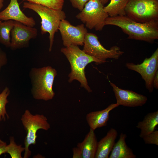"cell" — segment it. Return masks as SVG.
<instances>
[{
    "label": "cell",
    "mask_w": 158,
    "mask_h": 158,
    "mask_svg": "<svg viewBox=\"0 0 158 158\" xmlns=\"http://www.w3.org/2000/svg\"><path fill=\"white\" fill-rule=\"evenodd\" d=\"M105 25L120 28L128 35V38L152 43L158 39V20L145 23L136 22L126 16L108 17Z\"/></svg>",
    "instance_id": "6da1fadb"
},
{
    "label": "cell",
    "mask_w": 158,
    "mask_h": 158,
    "mask_svg": "<svg viewBox=\"0 0 158 158\" xmlns=\"http://www.w3.org/2000/svg\"><path fill=\"white\" fill-rule=\"evenodd\" d=\"M61 51L66 56L71 65V71L68 75V82L71 83L74 80H77L80 82L81 87L88 92H92L85 75V68L92 62H95L97 64L104 63L86 54L78 46L71 45L63 47Z\"/></svg>",
    "instance_id": "7a4b0ae2"
},
{
    "label": "cell",
    "mask_w": 158,
    "mask_h": 158,
    "mask_svg": "<svg viewBox=\"0 0 158 158\" xmlns=\"http://www.w3.org/2000/svg\"><path fill=\"white\" fill-rule=\"evenodd\" d=\"M29 74L33 97L36 99L46 101L52 99L55 95L53 85L57 74L56 70L50 66L32 68Z\"/></svg>",
    "instance_id": "3957f363"
},
{
    "label": "cell",
    "mask_w": 158,
    "mask_h": 158,
    "mask_svg": "<svg viewBox=\"0 0 158 158\" xmlns=\"http://www.w3.org/2000/svg\"><path fill=\"white\" fill-rule=\"evenodd\" d=\"M23 7L32 10L36 13L41 18V33L49 34V51H51L55 33L58 31L60 22L65 19V13L62 10L53 9L42 5L28 2H24Z\"/></svg>",
    "instance_id": "277c9868"
},
{
    "label": "cell",
    "mask_w": 158,
    "mask_h": 158,
    "mask_svg": "<svg viewBox=\"0 0 158 158\" xmlns=\"http://www.w3.org/2000/svg\"><path fill=\"white\" fill-rule=\"evenodd\" d=\"M21 120L26 133L24 141L25 149L23 158H28L31 153L29 148V146L36 143L37 131L40 129L47 130L50 126L47 118L44 115H33L28 109L22 115Z\"/></svg>",
    "instance_id": "5b68a950"
},
{
    "label": "cell",
    "mask_w": 158,
    "mask_h": 158,
    "mask_svg": "<svg viewBox=\"0 0 158 158\" xmlns=\"http://www.w3.org/2000/svg\"><path fill=\"white\" fill-rule=\"evenodd\" d=\"M126 16L138 22L158 20V0H128Z\"/></svg>",
    "instance_id": "8992f818"
},
{
    "label": "cell",
    "mask_w": 158,
    "mask_h": 158,
    "mask_svg": "<svg viewBox=\"0 0 158 158\" xmlns=\"http://www.w3.org/2000/svg\"><path fill=\"white\" fill-rule=\"evenodd\" d=\"M104 7L99 0H90L76 15V18L90 30L94 29L101 31L105 25L106 19L109 17Z\"/></svg>",
    "instance_id": "52a82bcc"
},
{
    "label": "cell",
    "mask_w": 158,
    "mask_h": 158,
    "mask_svg": "<svg viewBox=\"0 0 158 158\" xmlns=\"http://www.w3.org/2000/svg\"><path fill=\"white\" fill-rule=\"evenodd\" d=\"M83 50L88 55L96 58L104 63L108 59H118L124 53L117 46L109 49L105 48L100 43L95 34L87 32L84 40Z\"/></svg>",
    "instance_id": "ba28073f"
},
{
    "label": "cell",
    "mask_w": 158,
    "mask_h": 158,
    "mask_svg": "<svg viewBox=\"0 0 158 158\" xmlns=\"http://www.w3.org/2000/svg\"><path fill=\"white\" fill-rule=\"evenodd\" d=\"M126 66L128 69L138 73L145 81V87L149 92H153L154 78L158 71V48L150 58H146L141 64L128 62Z\"/></svg>",
    "instance_id": "9c48e42d"
},
{
    "label": "cell",
    "mask_w": 158,
    "mask_h": 158,
    "mask_svg": "<svg viewBox=\"0 0 158 158\" xmlns=\"http://www.w3.org/2000/svg\"><path fill=\"white\" fill-rule=\"evenodd\" d=\"M58 30L65 47L83 45L85 35L88 32L83 24L74 26L65 19L61 21Z\"/></svg>",
    "instance_id": "30bf717a"
},
{
    "label": "cell",
    "mask_w": 158,
    "mask_h": 158,
    "mask_svg": "<svg viewBox=\"0 0 158 158\" xmlns=\"http://www.w3.org/2000/svg\"><path fill=\"white\" fill-rule=\"evenodd\" d=\"M37 35V30L34 27L25 25L15 21L11 33L10 48L13 50L29 47V42L35 39Z\"/></svg>",
    "instance_id": "8fae6325"
},
{
    "label": "cell",
    "mask_w": 158,
    "mask_h": 158,
    "mask_svg": "<svg viewBox=\"0 0 158 158\" xmlns=\"http://www.w3.org/2000/svg\"><path fill=\"white\" fill-rule=\"evenodd\" d=\"M109 83L114 93L116 103L119 106L129 107L141 106L147 100L146 96L132 90L122 89L111 82Z\"/></svg>",
    "instance_id": "7c38bea8"
},
{
    "label": "cell",
    "mask_w": 158,
    "mask_h": 158,
    "mask_svg": "<svg viewBox=\"0 0 158 158\" xmlns=\"http://www.w3.org/2000/svg\"><path fill=\"white\" fill-rule=\"evenodd\" d=\"M98 142L94 130L90 129L83 140L73 149V158H95Z\"/></svg>",
    "instance_id": "4fadbf2b"
},
{
    "label": "cell",
    "mask_w": 158,
    "mask_h": 158,
    "mask_svg": "<svg viewBox=\"0 0 158 158\" xmlns=\"http://www.w3.org/2000/svg\"><path fill=\"white\" fill-rule=\"evenodd\" d=\"M9 20L18 22L31 27H34L36 25L32 17L27 16L21 10L17 0H11L7 7L0 12V20Z\"/></svg>",
    "instance_id": "5bb4252c"
},
{
    "label": "cell",
    "mask_w": 158,
    "mask_h": 158,
    "mask_svg": "<svg viewBox=\"0 0 158 158\" xmlns=\"http://www.w3.org/2000/svg\"><path fill=\"white\" fill-rule=\"evenodd\" d=\"M119 105L116 103H113L106 109L88 113L86 119L90 129L95 130L96 129L105 126L109 118L110 112Z\"/></svg>",
    "instance_id": "9a60e30c"
},
{
    "label": "cell",
    "mask_w": 158,
    "mask_h": 158,
    "mask_svg": "<svg viewBox=\"0 0 158 158\" xmlns=\"http://www.w3.org/2000/svg\"><path fill=\"white\" fill-rule=\"evenodd\" d=\"M118 135L117 130L112 128L106 135L98 142L95 158H108Z\"/></svg>",
    "instance_id": "2e32d148"
},
{
    "label": "cell",
    "mask_w": 158,
    "mask_h": 158,
    "mask_svg": "<svg viewBox=\"0 0 158 158\" xmlns=\"http://www.w3.org/2000/svg\"><path fill=\"white\" fill-rule=\"evenodd\" d=\"M127 135L121 133L117 142L115 143L111 152L109 158H135L136 155L127 145Z\"/></svg>",
    "instance_id": "e0dca14e"
},
{
    "label": "cell",
    "mask_w": 158,
    "mask_h": 158,
    "mask_svg": "<svg viewBox=\"0 0 158 158\" xmlns=\"http://www.w3.org/2000/svg\"><path fill=\"white\" fill-rule=\"evenodd\" d=\"M158 125V111L147 114L142 121L139 122L136 126V127L140 130V137L142 138L154 131Z\"/></svg>",
    "instance_id": "ac0fdd59"
},
{
    "label": "cell",
    "mask_w": 158,
    "mask_h": 158,
    "mask_svg": "<svg viewBox=\"0 0 158 158\" xmlns=\"http://www.w3.org/2000/svg\"><path fill=\"white\" fill-rule=\"evenodd\" d=\"M128 0H111L110 3L104 7L109 17L125 16V9Z\"/></svg>",
    "instance_id": "d6986e66"
},
{
    "label": "cell",
    "mask_w": 158,
    "mask_h": 158,
    "mask_svg": "<svg viewBox=\"0 0 158 158\" xmlns=\"http://www.w3.org/2000/svg\"><path fill=\"white\" fill-rule=\"evenodd\" d=\"M15 21L9 20L3 21L0 20V43L7 48H10L11 33Z\"/></svg>",
    "instance_id": "ffe728a7"
},
{
    "label": "cell",
    "mask_w": 158,
    "mask_h": 158,
    "mask_svg": "<svg viewBox=\"0 0 158 158\" xmlns=\"http://www.w3.org/2000/svg\"><path fill=\"white\" fill-rule=\"evenodd\" d=\"M25 147L21 145H17L14 141L13 137L10 138V143L7 145L6 152L12 158H22L21 153L24 151Z\"/></svg>",
    "instance_id": "44dd1931"
},
{
    "label": "cell",
    "mask_w": 158,
    "mask_h": 158,
    "mask_svg": "<svg viewBox=\"0 0 158 158\" xmlns=\"http://www.w3.org/2000/svg\"><path fill=\"white\" fill-rule=\"evenodd\" d=\"M57 10H62L64 0H22Z\"/></svg>",
    "instance_id": "7402d4cb"
},
{
    "label": "cell",
    "mask_w": 158,
    "mask_h": 158,
    "mask_svg": "<svg viewBox=\"0 0 158 158\" xmlns=\"http://www.w3.org/2000/svg\"><path fill=\"white\" fill-rule=\"evenodd\" d=\"M10 93L9 88L6 87L0 94V121L5 120L6 116L7 118L9 117L6 111V105L8 103L7 98Z\"/></svg>",
    "instance_id": "603a6c76"
},
{
    "label": "cell",
    "mask_w": 158,
    "mask_h": 158,
    "mask_svg": "<svg viewBox=\"0 0 158 158\" xmlns=\"http://www.w3.org/2000/svg\"><path fill=\"white\" fill-rule=\"evenodd\" d=\"M145 144L158 145V131L154 130L142 138Z\"/></svg>",
    "instance_id": "cb8c5ba5"
},
{
    "label": "cell",
    "mask_w": 158,
    "mask_h": 158,
    "mask_svg": "<svg viewBox=\"0 0 158 158\" xmlns=\"http://www.w3.org/2000/svg\"><path fill=\"white\" fill-rule=\"evenodd\" d=\"M72 6L81 11L84 7L85 4L90 0H69Z\"/></svg>",
    "instance_id": "d4e9b609"
},
{
    "label": "cell",
    "mask_w": 158,
    "mask_h": 158,
    "mask_svg": "<svg viewBox=\"0 0 158 158\" xmlns=\"http://www.w3.org/2000/svg\"><path fill=\"white\" fill-rule=\"evenodd\" d=\"M7 62V58L6 52L0 47V71L1 68L5 65Z\"/></svg>",
    "instance_id": "484cf974"
},
{
    "label": "cell",
    "mask_w": 158,
    "mask_h": 158,
    "mask_svg": "<svg viewBox=\"0 0 158 158\" xmlns=\"http://www.w3.org/2000/svg\"><path fill=\"white\" fill-rule=\"evenodd\" d=\"M7 146L6 143L0 139V156L6 153Z\"/></svg>",
    "instance_id": "4316f807"
},
{
    "label": "cell",
    "mask_w": 158,
    "mask_h": 158,
    "mask_svg": "<svg viewBox=\"0 0 158 158\" xmlns=\"http://www.w3.org/2000/svg\"><path fill=\"white\" fill-rule=\"evenodd\" d=\"M153 86L156 89H158V71L157 72L153 80Z\"/></svg>",
    "instance_id": "83f0119b"
},
{
    "label": "cell",
    "mask_w": 158,
    "mask_h": 158,
    "mask_svg": "<svg viewBox=\"0 0 158 158\" xmlns=\"http://www.w3.org/2000/svg\"><path fill=\"white\" fill-rule=\"evenodd\" d=\"M102 4L104 5L108 2L109 0H99Z\"/></svg>",
    "instance_id": "f1b7e54d"
},
{
    "label": "cell",
    "mask_w": 158,
    "mask_h": 158,
    "mask_svg": "<svg viewBox=\"0 0 158 158\" xmlns=\"http://www.w3.org/2000/svg\"><path fill=\"white\" fill-rule=\"evenodd\" d=\"M4 0H0V10L2 8L3 6V2Z\"/></svg>",
    "instance_id": "f546056e"
}]
</instances>
